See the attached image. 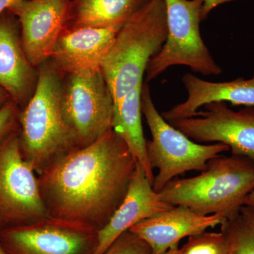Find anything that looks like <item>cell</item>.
Returning <instances> with one entry per match:
<instances>
[{
	"mask_svg": "<svg viewBox=\"0 0 254 254\" xmlns=\"http://www.w3.org/2000/svg\"><path fill=\"white\" fill-rule=\"evenodd\" d=\"M137 162L113 129L61 157L38 175L48 215L99 231L123 201Z\"/></svg>",
	"mask_w": 254,
	"mask_h": 254,
	"instance_id": "6da1fadb",
	"label": "cell"
},
{
	"mask_svg": "<svg viewBox=\"0 0 254 254\" xmlns=\"http://www.w3.org/2000/svg\"><path fill=\"white\" fill-rule=\"evenodd\" d=\"M33 95L19 114L20 146L37 175L78 148L63 109V86L56 68L42 64Z\"/></svg>",
	"mask_w": 254,
	"mask_h": 254,
	"instance_id": "7a4b0ae2",
	"label": "cell"
},
{
	"mask_svg": "<svg viewBox=\"0 0 254 254\" xmlns=\"http://www.w3.org/2000/svg\"><path fill=\"white\" fill-rule=\"evenodd\" d=\"M254 190V161L245 157L220 155L207 163L200 175L175 178L159 192L171 205H185L203 215L226 219L240 215Z\"/></svg>",
	"mask_w": 254,
	"mask_h": 254,
	"instance_id": "3957f363",
	"label": "cell"
},
{
	"mask_svg": "<svg viewBox=\"0 0 254 254\" xmlns=\"http://www.w3.org/2000/svg\"><path fill=\"white\" fill-rule=\"evenodd\" d=\"M167 36L165 0H148L124 23L101 65L115 104L143 84L148 63Z\"/></svg>",
	"mask_w": 254,
	"mask_h": 254,
	"instance_id": "277c9868",
	"label": "cell"
},
{
	"mask_svg": "<svg viewBox=\"0 0 254 254\" xmlns=\"http://www.w3.org/2000/svg\"><path fill=\"white\" fill-rule=\"evenodd\" d=\"M141 111L151 133V139L146 141V152L150 167L158 170L153 183L158 193L178 175L203 171L210 160L230 151L222 143L192 141L168 123L155 108L147 83L142 87Z\"/></svg>",
	"mask_w": 254,
	"mask_h": 254,
	"instance_id": "5b68a950",
	"label": "cell"
},
{
	"mask_svg": "<svg viewBox=\"0 0 254 254\" xmlns=\"http://www.w3.org/2000/svg\"><path fill=\"white\" fill-rule=\"evenodd\" d=\"M168 36L160 52L148 63L146 83L175 65L188 66L203 76H218L222 68L215 61L200 32L203 0H165Z\"/></svg>",
	"mask_w": 254,
	"mask_h": 254,
	"instance_id": "8992f818",
	"label": "cell"
},
{
	"mask_svg": "<svg viewBox=\"0 0 254 254\" xmlns=\"http://www.w3.org/2000/svg\"><path fill=\"white\" fill-rule=\"evenodd\" d=\"M63 109L78 148L113 129V95L101 68L70 73L63 86Z\"/></svg>",
	"mask_w": 254,
	"mask_h": 254,
	"instance_id": "52a82bcc",
	"label": "cell"
},
{
	"mask_svg": "<svg viewBox=\"0 0 254 254\" xmlns=\"http://www.w3.org/2000/svg\"><path fill=\"white\" fill-rule=\"evenodd\" d=\"M47 216L38 175L23 158L15 130L0 141V230Z\"/></svg>",
	"mask_w": 254,
	"mask_h": 254,
	"instance_id": "ba28073f",
	"label": "cell"
},
{
	"mask_svg": "<svg viewBox=\"0 0 254 254\" xmlns=\"http://www.w3.org/2000/svg\"><path fill=\"white\" fill-rule=\"evenodd\" d=\"M98 230L79 222L47 216L0 230L5 254H94Z\"/></svg>",
	"mask_w": 254,
	"mask_h": 254,
	"instance_id": "9c48e42d",
	"label": "cell"
},
{
	"mask_svg": "<svg viewBox=\"0 0 254 254\" xmlns=\"http://www.w3.org/2000/svg\"><path fill=\"white\" fill-rule=\"evenodd\" d=\"M203 108L193 118L167 122L192 141L222 143L230 148L232 155L254 161V107L234 111L226 103L218 102Z\"/></svg>",
	"mask_w": 254,
	"mask_h": 254,
	"instance_id": "30bf717a",
	"label": "cell"
},
{
	"mask_svg": "<svg viewBox=\"0 0 254 254\" xmlns=\"http://www.w3.org/2000/svg\"><path fill=\"white\" fill-rule=\"evenodd\" d=\"M70 0H24L10 9L21 23V44L33 66L51 58L67 24Z\"/></svg>",
	"mask_w": 254,
	"mask_h": 254,
	"instance_id": "8fae6325",
	"label": "cell"
},
{
	"mask_svg": "<svg viewBox=\"0 0 254 254\" xmlns=\"http://www.w3.org/2000/svg\"><path fill=\"white\" fill-rule=\"evenodd\" d=\"M225 220L218 214L203 215L185 205H173L138 222L128 231L144 241L151 254H165L185 237L221 225Z\"/></svg>",
	"mask_w": 254,
	"mask_h": 254,
	"instance_id": "7c38bea8",
	"label": "cell"
},
{
	"mask_svg": "<svg viewBox=\"0 0 254 254\" xmlns=\"http://www.w3.org/2000/svg\"><path fill=\"white\" fill-rule=\"evenodd\" d=\"M173 206L161 199L159 193L153 190L144 169L137 162L123 201L107 225L98 232L94 254H104L119 237L133 225Z\"/></svg>",
	"mask_w": 254,
	"mask_h": 254,
	"instance_id": "4fadbf2b",
	"label": "cell"
},
{
	"mask_svg": "<svg viewBox=\"0 0 254 254\" xmlns=\"http://www.w3.org/2000/svg\"><path fill=\"white\" fill-rule=\"evenodd\" d=\"M123 26L65 28L50 58L54 67L68 74L101 68Z\"/></svg>",
	"mask_w": 254,
	"mask_h": 254,
	"instance_id": "5bb4252c",
	"label": "cell"
},
{
	"mask_svg": "<svg viewBox=\"0 0 254 254\" xmlns=\"http://www.w3.org/2000/svg\"><path fill=\"white\" fill-rule=\"evenodd\" d=\"M188 98L183 103L161 114L166 121L193 118L201 107L211 103H230L234 105L254 107V74L252 78L212 82L186 73L182 78Z\"/></svg>",
	"mask_w": 254,
	"mask_h": 254,
	"instance_id": "9a60e30c",
	"label": "cell"
},
{
	"mask_svg": "<svg viewBox=\"0 0 254 254\" xmlns=\"http://www.w3.org/2000/svg\"><path fill=\"white\" fill-rule=\"evenodd\" d=\"M33 66L18 40L14 25L0 19V87L15 103L24 101L36 84Z\"/></svg>",
	"mask_w": 254,
	"mask_h": 254,
	"instance_id": "2e32d148",
	"label": "cell"
},
{
	"mask_svg": "<svg viewBox=\"0 0 254 254\" xmlns=\"http://www.w3.org/2000/svg\"><path fill=\"white\" fill-rule=\"evenodd\" d=\"M143 84L128 92L123 99L115 104L113 129L123 138L128 150L144 169L147 177L153 184L155 176L147 156L146 140L142 127Z\"/></svg>",
	"mask_w": 254,
	"mask_h": 254,
	"instance_id": "e0dca14e",
	"label": "cell"
},
{
	"mask_svg": "<svg viewBox=\"0 0 254 254\" xmlns=\"http://www.w3.org/2000/svg\"><path fill=\"white\" fill-rule=\"evenodd\" d=\"M148 0H75L68 14V27L123 26ZM67 25V24H66Z\"/></svg>",
	"mask_w": 254,
	"mask_h": 254,
	"instance_id": "ac0fdd59",
	"label": "cell"
},
{
	"mask_svg": "<svg viewBox=\"0 0 254 254\" xmlns=\"http://www.w3.org/2000/svg\"><path fill=\"white\" fill-rule=\"evenodd\" d=\"M221 230L228 241L230 254H254V230L240 214L222 222Z\"/></svg>",
	"mask_w": 254,
	"mask_h": 254,
	"instance_id": "d6986e66",
	"label": "cell"
},
{
	"mask_svg": "<svg viewBox=\"0 0 254 254\" xmlns=\"http://www.w3.org/2000/svg\"><path fill=\"white\" fill-rule=\"evenodd\" d=\"M180 254H230V246L225 234L206 231L190 237Z\"/></svg>",
	"mask_w": 254,
	"mask_h": 254,
	"instance_id": "ffe728a7",
	"label": "cell"
},
{
	"mask_svg": "<svg viewBox=\"0 0 254 254\" xmlns=\"http://www.w3.org/2000/svg\"><path fill=\"white\" fill-rule=\"evenodd\" d=\"M104 254H151L149 246L130 231L125 232Z\"/></svg>",
	"mask_w": 254,
	"mask_h": 254,
	"instance_id": "44dd1931",
	"label": "cell"
},
{
	"mask_svg": "<svg viewBox=\"0 0 254 254\" xmlns=\"http://www.w3.org/2000/svg\"><path fill=\"white\" fill-rule=\"evenodd\" d=\"M18 118L16 103L13 100H9L0 108V141L17 129Z\"/></svg>",
	"mask_w": 254,
	"mask_h": 254,
	"instance_id": "7402d4cb",
	"label": "cell"
},
{
	"mask_svg": "<svg viewBox=\"0 0 254 254\" xmlns=\"http://www.w3.org/2000/svg\"><path fill=\"white\" fill-rule=\"evenodd\" d=\"M232 1H235V0H203L201 11L202 21L208 17L209 14L220 5Z\"/></svg>",
	"mask_w": 254,
	"mask_h": 254,
	"instance_id": "603a6c76",
	"label": "cell"
},
{
	"mask_svg": "<svg viewBox=\"0 0 254 254\" xmlns=\"http://www.w3.org/2000/svg\"><path fill=\"white\" fill-rule=\"evenodd\" d=\"M240 215L254 230V205H245L240 210Z\"/></svg>",
	"mask_w": 254,
	"mask_h": 254,
	"instance_id": "cb8c5ba5",
	"label": "cell"
},
{
	"mask_svg": "<svg viewBox=\"0 0 254 254\" xmlns=\"http://www.w3.org/2000/svg\"><path fill=\"white\" fill-rule=\"evenodd\" d=\"M24 0H0V13L4 10H9L15 5L18 4Z\"/></svg>",
	"mask_w": 254,
	"mask_h": 254,
	"instance_id": "d4e9b609",
	"label": "cell"
},
{
	"mask_svg": "<svg viewBox=\"0 0 254 254\" xmlns=\"http://www.w3.org/2000/svg\"><path fill=\"white\" fill-rule=\"evenodd\" d=\"M9 94L0 87V108L9 101Z\"/></svg>",
	"mask_w": 254,
	"mask_h": 254,
	"instance_id": "484cf974",
	"label": "cell"
},
{
	"mask_svg": "<svg viewBox=\"0 0 254 254\" xmlns=\"http://www.w3.org/2000/svg\"><path fill=\"white\" fill-rule=\"evenodd\" d=\"M245 205H254V190L246 198Z\"/></svg>",
	"mask_w": 254,
	"mask_h": 254,
	"instance_id": "4316f807",
	"label": "cell"
},
{
	"mask_svg": "<svg viewBox=\"0 0 254 254\" xmlns=\"http://www.w3.org/2000/svg\"><path fill=\"white\" fill-rule=\"evenodd\" d=\"M165 254H180L178 245L174 246V247H171Z\"/></svg>",
	"mask_w": 254,
	"mask_h": 254,
	"instance_id": "83f0119b",
	"label": "cell"
},
{
	"mask_svg": "<svg viewBox=\"0 0 254 254\" xmlns=\"http://www.w3.org/2000/svg\"><path fill=\"white\" fill-rule=\"evenodd\" d=\"M0 254H5L4 251H3L2 248L1 247V246H0Z\"/></svg>",
	"mask_w": 254,
	"mask_h": 254,
	"instance_id": "f1b7e54d",
	"label": "cell"
}]
</instances>
